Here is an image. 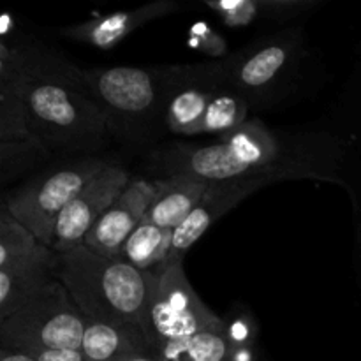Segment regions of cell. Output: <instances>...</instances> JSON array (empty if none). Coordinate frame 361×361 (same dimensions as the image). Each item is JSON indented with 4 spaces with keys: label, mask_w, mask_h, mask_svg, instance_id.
<instances>
[{
    "label": "cell",
    "mask_w": 361,
    "mask_h": 361,
    "mask_svg": "<svg viewBox=\"0 0 361 361\" xmlns=\"http://www.w3.org/2000/svg\"><path fill=\"white\" fill-rule=\"evenodd\" d=\"M154 159L166 176L189 173L208 182L267 178L275 183L307 178L345 185L337 141L271 129L257 118L221 134L214 143H175Z\"/></svg>",
    "instance_id": "cell-1"
},
{
    "label": "cell",
    "mask_w": 361,
    "mask_h": 361,
    "mask_svg": "<svg viewBox=\"0 0 361 361\" xmlns=\"http://www.w3.org/2000/svg\"><path fill=\"white\" fill-rule=\"evenodd\" d=\"M56 281L83 316L136 328L148 341L157 268L137 270L126 261L108 259L80 245L59 254Z\"/></svg>",
    "instance_id": "cell-2"
},
{
    "label": "cell",
    "mask_w": 361,
    "mask_h": 361,
    "mask_svg": "<svg viewBox=\"0 0 361 361\" xmlns=\"http://www.w3.org/2000/svg\"><path fill=\"white\" fill-rule=\"evenodd\" d=\"M27 127L51 155L92 154L111 133L108 113L88 88L55 81L30 83Z\"/></svg>",
    "instance_id": "cell-3"
},
{
    "label": "cell",
    "mask_w": 361,
    "mask_h": 361,
    "mask_svg": "<svg viewBox=\"0 0 361 361\" xmlns=\"http://www.w3.org/2000/svg\"><path fill=\"white\" fill-rule=\"evenodd\" d=\"M183 66L111 67L85 71L92 95L109 116V129L143 127L159 113L166 115L173 92L182 78Z\"/></svg>",
    "instance_id": "cell-4"
},
{
    "label": "cell",
    "mask_w": 361,
    "mask_h": 361,
    "mask_svg": "<svg viewBox=\"0 0 361 361\" xmlns=\"http://www.w3.org/2000/svg\"><path fill=\"white\" fill-rule=\"evenodd\" d=\"M83 337L85 316L59 281L0 321V344L13 351H81Z\"/></svg>",
    "instance_id": "cell-5"
},
{
    "label": "cell",
    "mask_w": 361,
    "mask_h": 361,
    "mask_svg": "<svg viewBox=\"0 0 361 361\" xmlns=\"http://www.w3.org/2000/svg\"><path fill=\"white\" fill-rule=\"evenodd\" d=\"M108 164L104 159L83 157L37 173L27 183L4 194L2 204L39 242L51 247L60 214Z\"/></svg>",
    "instance_id": "cell-6"
},
{
    "label": "cell",
    "mask_w": 361,
    "mask_h": 361,
    "mask_svg": "<svg viewBox=\"0 0 361 361\" xmlns=\"http://www.w3.org/2000/svg\"><path fill=\"white\" fill-rule=\"evenodd\" d=\"M59 254L0 207V321L56 281Z\"/></svg>",
    "instance_id": "cell-7"
},
{
    "label": "cell",
    "mask_w": 361,
    "mask_h": 361,
    "mask_svg": "<svg viewBox=\"0 0 361 361\" xmlns=\"http://www.w3.org/2000/svg\"><path fill=\"white\" fill-rule=\"evenodd\" d=\"M226 321L215 316L187 281L183 263L157 267V286L150 307L148 344L155 356L171 345L204 331L221 330Z\"/></svg>",
    "instance_id": "cell-8"
},
{
    "label": "cell",
    "mask_w": 361,
    "mask_h": 361,
    "mask_svg": "<svg viewBox=\"0 0 361 361\" xmlns=\"http://www.w3.org/2000/svg\"><path fill=\"white\" fill-rule=\"evenodd\" d=\"M298 41L288 34L252 42L222 62L229 83L247 99L267 97L296 66Z\"/></svg>",
    "instance_id": "cell-9"
},
{
    "label": "cell",
    "mask_w": 361,
    "mask_h": 361,
    "mask_svg": "<svg viewBox=\"0 0 361 361\" xmlns=\"http://www.w3.org/2000/svg\"><path fill=\"white\" fill-rule=\"evenodd\" d=\"M129 182V173L122 166L109 162L60 214L51 249L56 254H62L83 245L95 222L118 200Z\"/></svg>",
    "instance_id": "cell-10"
},
{
    "label": "cell",
    "mask_w": 361,
    "mask_h": 361,
    "mask_svg": "<svg viewBox=\"0 0 361 361\" xmlns=\"http://www.w3.org/2000/svg\"><path fill=\"white\" fill-rule=\"evenodd\" d=\"M157 196V183L130 180L118 200L101 215L85 238L83 245L108 259H118L120 250L134 229L143 222Z\"/></svg>",
    "instance_id": "cell-11"
},
{
    "label": "cell",
    "mask_w": 361,
    "mask_h": 361,
    "mask_svg": "<svg viewBox=\"0 0 361 361\" xmlns=\"http://www.w3.org/2000/svg\"><path fill=\"white\" fill-rule=\"evenodd\" d=\"M271 180L252 178V180H226V182H212L203 200L197 203L192 214L173 231L171 249L162 264L183 263L187 250L236 204L242 203L250 194L257 192L263 187L271 185Z\"/></svg>",
    "instance_id": "cell-12"
},
{
    "label": "cell",
    "mask_w": 361,
    "mask_h": 361,
    "mask_svg": "<svg viewBox=\"0 0 361 361\" xmlns=\"http://www.w3.org/2000/svg\"><path fill=\"white\" fill-rule=\"evenodd\" d=\"M228 81L222 63L183 66L182 78L166 108V126L180 136H192V130L207 113L215 94Z\"/></svg>",
    "instance_id": "cell-13"
},
{
    "label": "cell",
    "mask_w": 361,
    "mask_h": 361,
    "mask_svg": "<svg viewBox=\"0 0 361 361\" xmlns=\"http://www.w3.org/2000/svg\"><path fill=\"white\" fill-rule=\"evenodd\" d=\"M178 4L171 2V0H159V2L145 4L136 9L116 11V13L102 14L94 20L85 21V23L66 27L62 28V34L81 44L108 49L122 42L127 35L145 27L150 21L173 14L175 11H178Z\"/></svg>",
    "instance_id": "cell-14"
},
{
    "label": "cell",
    "mask_w": 361,
    "mask_h": 361,
    "mask_svg": "<svg viewBox=\"0 0 361 361\" xmlns=\"http://www.w3.org/2000/svg\"><path fill=\"white\" fill-rule=\"evenodd\" d=\"M32 80L13 41L0 42V141L30 137L27 127V92Z\"/></svg>",
    "instance_id": "cell-15"
},
{
    "label": "cell",
    "mask_w": 361,
    "mask_h": 361,
    "mask_svg": "<svg viewBox=\"0 0 361 361\" xmlns=\"http://www.w3.org/2000/svg\"><path fill=\"white\" fill-rule=\"evenodd\" d=\"M245 321L226 323L221 330L204 331L187 342L164 349L155 361H254L252 342L247 341Z\"/></svg>",
    "instance_id": "cell-16"
},
{
    "label": "cell",
    "mask_w": 361,
    "mask_h": 361,
    "mask_svg": "<svg viewBox=\"0 0 361 361\" xmlns=\"http://www.w3.org/2000/svg\"><path fill=\"white\" fill-rule=\"evenodd\" d=\"M155 183L157 196L145 219L159 228L175 231L203 200L212 182L189 173H180L155 180Z\"/></svg>",
    "instance_id": "cell-17"
},
{
    "label": "cell",
    "mask_w": 361,
    "mask_h": 361,
    "mask_svg": "<svg viewBox=\"0 0 361 361\" xmlns=\"http://www.w3.org/2000/svg\"><path fill=\"white\" fill-rule=\"evenodd\" d=\"M81 351L92 361H133L154 356L143 331L122 324L102 323L87 316Z\"/></svg>",
    "instance_id": "cell-18"
},
{
    "label": "cell",
    "mask_w": 361,
    "mask_h": 361,
    "mask_svg": "<svg viewBox=\"0 0 361 361\" xmlns=\"http://www.w3.org/2000/svg\"><path fill=\"white\" fill-rule=\"evenodd\" d=\"M204 6L228 28H249L261 21H284L309 11L316 0H207Z\"/></svg>",
    "instance_id": "cell-19"
},
{
    "label": "cell",
    "mask_w": 361,
    "mask_h": 361,
    "mask_svg": "<svg viewBox=\"0 0 361 361\" xmlns=\"http://www.w3.org/2000/svg\"><path fill=\"white\" fill-rule=\"evenodd\" d=\"M171 242V229H162L148 219H143V222L123 243L118 259L133 264L137 270H154L166 261Z\"/></svg>",
    "instance_id": "cell-20"
},
{
    "label": "cell",
    "mask_w": 361,
    "mask_h": 361,
    "mask_svg": "<svg viewBox=\"0 0 361 361\" xmlns=\"http://www.w3.org/2000/svg\"><path fill=\"white\" fill-rule=\"evenodd\" d=\"M249 106V99L240 94L229 81H226L221 90L215 94L201 122L194 127L192 136L210 133H217L221 136L238 129L247 122Z\"/></svg>",
    "instance_id": "cell-21"
},
{
    "label": "cell",
    "mask_w": 361,
    "mask_h": 361,
    "mask_svg": "<svg viewBox=\"0 0 361 361\" xmlns=\"http://www.w3.org/2000/svg\"><path fill=\"white\" fill-rule=\"evenodd\" d=\"M51 157L44 145L35 137L18 141H0V180L4 185L30 169L39 168Z\"/></svg>",
    "instance_id": "cell-22"
},
{
    "label": "cell",
    "mask_w": 361,
    "mask_h": 361,
    "mask_svg": "<svg viewBox=\"0 0 361 361\" xmlns=\"http://www.w3.org/2000/svg\"><path fill=\"white\" fill-rule=\"evenodd\" d=\"M190 44L201 53L208 56H224L228 53V44H226L224 37L219 34L217 30L210 27L204 21L194 23L190 27Z\"/></svg>",
    "instance_id": "cell-23"
},
{
    "label": "cell",
    "mask_w": 361,
    "mask_h": 361,
    "mask_svg": "<svg viewBox=\"0 0 361 361\" xmlns=\"http://www.w3.org/2000/svg\"><path fill=\"white\" fill-rule=\"evenodd\" d=\"M37 361H92L83 351H34L28 353Z\"/></svg>",
    "instance_id": "cell-24"
},
{
    "label": "cell",
    "mask_w": 361,
    "mask_h": 361,
    "mask_svg": "<svg viewBox=\"0 0 361 361\" xmlns=\"http://www.w3.org/2000/svg\"><path fill=\"white\" fill-rule=\"evenodd\" d=\"M0 361H37V360H35L32 355H28V353L0 348Z\"/></svg>",
    "instance_id": "cell-25"
},
{
    "label": "cell",
    "mask_w": 361,
    "mask_h": 361,
    "mask_svg": "<svg viewBox=\"0 0 361 361\" xmlns=\"http://www.w3.org/2000/svg\"><path fill=\"white\" fill-rule=\"evenodd\" d=\"M133 361H155V360H152V358H136V360H133Z\"/></svg>",
    "instance_id": "cell-26"
},
{
    "label": "cell",
    "mask_w": 361,
    "mask_h": 361,
    "mask_svg": "<svg viewBox=\"0 0 361 361\" xmlns=\"http://www.w3.org/2000/svg\"><path fill=\"white\" fill-rule=\"evenodd\" d=\"M360 250H361V221H360Z\"/></svg>",
    "instance_id": "cell-27"
}]
</instances>
